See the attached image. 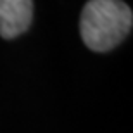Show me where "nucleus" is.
<instances>
[{
  "label": "nucleus",
  "instance_id": "obj_1",
  "mask_svg": "<svg viewBox=\"0 0 133 133\" xmlns=\"http://www.w3.org/2000/svg\"><path fill=\"white\" fill-rule=\"evenodd\" d=\"M131 24V9L124 2L90 0L81 10L79 33L90 50L107 52L128 36Z\"/></svg>",
  "mask_w": 133,
  "mask_h": 133
},
{
  "label": "nucleus",
  "instance_id": "obj_2",
  "mask_svg": "<svg viewBox=\"0 0 133 133\" xmlns=\"http://www.w3.org/2000/svg\"><path fill=\"white\" fill-rule=\"evenodd\" d=\"M33 0H0V36L16 38L31 24Z\"/></svg>",
  "mask_w": 133,
  "mask_h": 133
}]
</instances>
